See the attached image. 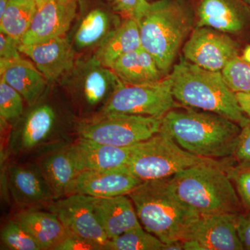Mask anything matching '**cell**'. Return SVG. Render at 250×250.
Masks as SVG:
<instances>
[{"label": "cell", "instance_id": "6", "mask_svg": "<svg viewBox=\"0 0 250 250\" xmlns=\"http://www.w3.org/2000/svg\"><path fill=\"white\" fill-rule=\"evenodd\" d=\"M217 161L188 152L168 134L159 131L150 139L133 146L126 167L140 180L147 182L169 178L192 166Z\"/></svg>", "mask_w": 250, "mask_h": 250}, {"label": "cell", "instance_id": "19", "mask_svg": "<svg viewBox=\"0 0 250 250\" xmlns=\"http://www.w3.org/2000/svg\"><path fill=\"white\" fill-rule=\"evenodd\" d=\"M132 147H119L77 137L70 143V152L79 172L118 170L126 167Z\"/></svg>", "mask_w": 250, "mask_h": 250}, {"label": "cell", "instance_id": "39", "mask_svg": "<svg viewBox=\"0 0 250 250\" xmlns=\"http://www.w3.org/2000/svg\"><path fill=\"white\" fill-rule=\"evenodd\" d=\"M184 242L174 241L169 243H164L163 250H184Z\"/></svg>", "mask_w": 250, "mask_h": 250}, {"label": "cell", "instance_id": "36", "mask_svg": "<svg viewBox=\"0 0 250 250\" xmlns=\"http://www.w3.org/2000/svg\"><path fill=\"white\" fill-rule=\"evenodd\" d=\"M21 42L4 33L0 32V58L16 59L21 57Z\"/></svg>", "mask_w": 250, "mask_h": 250}, {"label": "cell", "instance_id": "11", "mask_svg": "<svg viewBox=\"0 0 250 250\" xmlns=\"http://www.w3.org/2000/svg\"><path fill=\"white\" fill-rule=\"evenodd\" d=\"M182 51L188 62L214 72H222L238 56V46L228 34L206 27L194 28Z\"/></svg>", "mask_w": 250, "mask_h": 250}, {"label": "cell", "instance_id": "12", "mask_svg": "<svg viewBox=\"0 0 250 250\" xmlns=\"http://www.w3.org/2000/svg\"><path fill=\"white\" fill-rule=\"evenodd\" d=\"M94 197L72 194L49 206L69 232L101 245L105 250L108 238L94 209Z\"/></svg>", "mask_w": 250, "mask_h": 250}, {"label": "cell", "instance_id": "3", "mask_svg": "<svg viewBox=\"0 0 250 250\" xmlns=\"http://www.w3.org/2000/svg\"><path fill=\"white\" fill-rule=\"evenodd\" d=\"M169 75L174 98L184 106L217 113L242 128L250 124L221 72L205 70L182 57Z\"/></svg>", "mask_w": 250, "mask_h": 250}, {"label": "cell", "instance_id": "38", "mask_svg": "<svg viewBox=\"0 0 250 250\" xmlns=\"http://www.w3.org/2000/svg\"><path fill=\"white\" fill-rule=\"evenodd\" d=\"M237 100L242 111L250 120V92L236 93Z\"/></svg>", "mask_w": 250, "mask_h": 250}, {"label": "cell", "instance_id": "20", "mask_svg": "<svg viewBox=\"0 0 250 250\" xmlns=\"http://www.w3.org/2000/svg\"><path fill=\"white\" fill-rule=\"evenodd\" d=\"M122 21L116 13L102 7L88 10L79 18L69 38L76 53L97 49Z\"/></svg>", "mask_w": 250, "mask_h": 250}, {"label": "cell", "instance_id": "18", "mask_svg": "<svg viewBox=\"0 0 250 250\" xmlns=\"http://www.w3.org/2000/svg\"><path fill=\"white\" fill-rule=\"evenodd\" d=\"M143 182L130 173L126 167L114 170L82 171L72 184L70 195L82 194L100 198L128 195Z\"/></svg>", "mask_w": 250, "mask_h": 250}, {"label": "cell", "instance_id": "25", "mask_svg": "<svg viewBox=\"0 0 250 250\" xmlns=\"http://www.w3.org/2000/svg\"><path fill=\"white\" fill-rule=\"evenodd\" d=\"M111 69L122 83L126 85L154 83L164 75L152 56L142 47L118 59Z\"/></svg>", "mask_w": 250, "mask_h": 250}, {"label": "cell", "instance_id": "1", "mask_svg": "<svg viewBox=\"0 0 250 250\" xmlns=\"http://www.w3.org/2000/svg\"><path fill=\"white\" fill-rule=\"evenodd\" d=\"M241 129L235 122L217 113L188 107L167 112L159 131L168 134L188 152L218 160L233 156Z\"/></svg>", "mask_w": 250, "mask_h": 250}, {"label": "cell", "instance_id": "8", "mask_svg": "<svg viewBox=\"0 0 250 250\" xmlns=\"http://www.w3.org/2000/svg\"><path fill=\"white\" fill-rule=\"evenodd\" d=\"M163 118L118 113H98L75 125L78 137L119 147H132L160 130Z\"/></svg>", "mask_w": 250, "mask_h": 250}, {"label": "cell", "instance_id": "10", "mask_svg": "<svg viewBox=\"0 0 250 250\" xmlns=\"http://www.w3.org/2000/svg\"><path fill=\"white\" fill-rule=\"evenodd\" d=\"M170 75L154 83L126 85L122 83L100 113H118L164 118L175 108Z\"/></svg>", "mask_w": 250, "mask_h": 250}, {"label": "cell", "instance_id": "17", "mask_svg": "<svg viewBox=\"0 0 250 250\" xmlns=\"http://www.w3.org/2000/svg\"><path fill=\"white\" fill-rule=\"evenodd\" d=\"M195 6V27L238 34L250 21V5L246 0H196Z\"/></svg>", "mask_w": 250, "mask_h": 250}, {"label": "cell", "instance_id": "16", "mask_svg": "<svg viewBox=\"0 0 250 250\" xmlns=\"http://www.w3.org/2000/svg\"><path fill=\"white\" fill-rule=\"evenodd\" d=\"M21 54L27 56L49 82L62 80L76 62V52L66 36L41 43L19 45Z\"/></svg>", "mask_w": 250, "mask_h": 250}, {"label": "cell", "instance_id": "33", "mask_svg": "<svg viewBox=\"0 0 250 250\" xmlns=\"http://www.w3.org/2000/svg\"><path fill=\"white\" fill-rule=\"evenodd\" d=\"M112 11L125 19L134 20L139 22L147 12L151 3L147 0H108Z\"/></svg>", "mask_w": 250, "mask_h": 250}, {"label": "cell", "instance_id": "40", "mask_svg": "<svg viewBox=\"0 0 250 250\" xmlns=\"http://www.w3.org/2000/svg\"><path fill=\"white\" fill-rule=\"evenodd\" d=\"M9 2V0H0V18L4 14Z\"/></svg>", "mask_w": 250, "mask_h": 250}, {"label": "cell", "instance_id": "7", "mask_svg": "<svg viewBox=\"0 0 250 250\" xmlns=\"http://www.w3.org/2000/svg\"><path fill=\"white\" fill-rule=\"evenodd\" d=\"M72 105L82 118L100 113L122 82L109 67L94 57L77 59L62 80Z\"/></svg>", "mask_w": 250, "mask_h": 250}, {"label": "cell", "instance_id": "35", "mask_svg": "<svg viewBox=\"0 0 250 250\" xmlns=\"http://www.w3.org/2000/svg\"><path fill=\"white\" fill-rule=\"evenodd\" d=\"M233 157L239 164H250V123L242 128Z\"/></svg>", "mask_w": 250, "mask_h": 250}, {"label": "cell", "instance_id": "4", "mask_svg": "<svg viewBox=\"0 0 250 250\" xmlns=\"http://www.w3.org/2000/svg\"><path fill=\"white\" fill-rule=\"evenodd\" d=\"M229 162L217 161L192 166L167 179L181 200L201 216L240 213L241 200L225 170Z\"/></svg>", "mask_w": 250, "mask_h": 250}, {"label": "cell", "instance_id": "41", "mask_svg": "<svg viewBox=\"0 0 250 250\" xmlns=\"http://www.w3.org/2000/svg\"><path fill=\"white\" fill-rule=\"evenodd\" d=\"M241 58L250 63V45L247 46L243 51Z\"/></svg>", "mask_w": 250, "mask_h": 250}, {"label": "cell", "instance_id": "42", "mask_svg": "<svg viewBox=\"0 0 250 250\" xmlns=\"http://www.w3.org/2000/svg\"><path fill=\"white\" fill-rule=\"evenodd\" d=\"M246 1L250 5V0H246Z\"/></svg>", "mask_w": 250, "mask_h": 250}, {"label": "cell", "instance_id": "27", "mask_svg": "<svg viewBox=\"0 0 250 250\" xmlns=\"http://www.w3.org/2000/svg\"><path fill=\"white\" fill-rule=\"evenodd\" d=\"M39 0H9L2 17L0 32L4 33L21 42L37 11Z\"/></svg>", "mask_w": 250, "mask_h": 250}, {"label": "cell", "instance_id": "21", "mask_svg": "<svg viewBox=\"0 0 250 250\" xmlns=\"http://www.w3.org/2000/svg\"><path fill=\"white\" fill-rule=\"evenodd\" d=\"M0 79L17 90L29 106L40 101L49 82L34 62L22 57L0 58Z\"/></svg>", "mask_w": 250, "mask_h": 250}, {"label": "cell", "instance_id": "13", "mask_svg": "<svg viewBox=\"0 0 250 250\" xmlns=\"http://www.w3.org/2000/svg\"><path fill=\"white\" fill-rule=\"evenodd\" d=\"M78 0H39L21 44L34 45L66 35L77 17Z\"/></svg>", "mask_w": 250, "mask_h": 250}, {"label": "cell", "instance_id": "15", "mask_svg": "<svg viewBox=\"0 0 250 250\" xmlns=\"http://www.w3.org/2000/svg\"><path fill=\"white\" fill-rule=\"evenodd\" d=\"M239 213L201 216L190 239L184 242L185 250H243L238 232Z\"/></svg>", "mask_w": 250, "mask_h": 250}, {"label": "cell", "instance_id": "5", "mask_svg": "<svg viewBox=\"0 0 250 250\" xmlns=\"http://www.w3.org/2000/svg\"><path fill=\"white\" fill-rule=\"evenodd\" d=\"M195 22L193 13L184 0H159L151 3L138 22L141 46L152 56L164 75L170 72Z\"/></svg>", "mask_w": 250, "mask_h": 250}, {"label": "cell", "instance_id": "29", "mask_svg": "<svg viewBox=\"0 0 250 250\" xmlns=\"http://www.w3.org/2000/svg\"><path fill=\"white\" fill-rule=\"evenodd\" d=\"M1 243L11 250H41L29 231L16 220H10L1 231Z\"/></svg>", "mask_w": 250, "mask_h": 250}, {"label": "cell", "instance_id": "14", "mask_svg": "<svg viewBox=\"0 0 250 250\" xmlns=\"http://www.w3.org/2000/svg\"><path fill=\"white\" fill-rule=\"evenodd\" d=\"M7 185L16 205L21 208L50 205L55 196L37 163H14L7 170Z\"/></svg>", "mask_w": 250, "mask_h": 250}, {"label": "cell", "instance_id": "23", "mask_svg": "<svg viewBox=\"0 0 250 250\" xmlns=\"http://www.w3.org/2000/svg\"><path fill=\"white\" fill-rule=\"evenodd\" d=\"M70 143L44 153L36 161L57 200L70 195L72 184L80 173L70 152Z\"/></svg>", "mask_w": 250, "mask_h": 250}, {"label": "cell", "instance_id": "31", "mask_svg": "<svg viewBox=\"0 0 250 250\" xmlns=\"http://www.w3.org/2000/svg\"><path fill=\"white\" fill-rule=\"evenodd\" d=\"M24 98L17 90L0 79V116L6 123L21 118L24 113Z\"/></svg>", "mask_w": 250, "mask_h": 250}, {"label": "cell", "instance_id": "37", "mask_svg": "<svg viewBox=\"0 0 250 250\" xmlns=\"http://www.w3.org/2000/svg\"><path fill=\"white\" fill-rule=\"evenodd\" d=\"M237 232L243 250H250V210L238 214Z\"/></svg>", "mask_w": 250, "mask_h": 250}, {"label": "cell", "instance_id": "24", "mask_svg": "<svg viewBox=\"0 0 250 250\" xmlns=\"http://www.w3.org/2000/svg\"><path fill=\"white\" fill-rule=\"evenodd\" d=\"M14 219L29 231L41 250H54L67 234L66 229L51 210L24 208Z\"/></svg>", "mask_w": 250, "mask_h": 250}, {"label": "cell", "instance_id": "32", "mask_svg": "<svg viewBox=\"0 0 250 250\" xmlns=\"http://www.w3.org/2000/svg\"><path fill=\"white\" fill-rule=\"evenodd\" d=\"M225 170L234 185L243 209L250 210V164L232 165L229 162Z\"/></svg>", "mask_w": 250, "mask_h": 250}, {"label": "cell", "instance_id": "34", "mask_svg": "<svg viewBox=\"0 0 250 250\" xmlns=\"http://www.w3.org/2000/svg\"><path fill=\"white\" fill-rule=\"evenodd\" d=\"M54 250H104L101 245L67 231V236Z\"/></svg>", "mask_w": 250, "mask_h": 250}, {"label": "cell", "instance_id": "22", "mask_svg": "<svg viewBox=\"0 0 250 250\" xmlns=\"http://www.w3.org/2000/svg\"><path fill=\"white\" fill-rule=\"evenodd\" d=\"M93 205L99 222L108 240L141 226L134 203L129 195L106 198L94 197Z\"/></svg>", "mask_w": 250, "mask_h": 250}, {"label": "cell", "instance_id": "28", "mask_svg": "<svg viewBox=\"0 0 250 250\" xmlns=\"http://www.w3.org/2000/svg\"><path fill=\"white\" fill-rule=\"evenodd\" d=\"M164 243L142 226L108 240L105 250H163Z\"/></svg>", "mask_w": 250, "mask_h": 250}, {"label": "cell", "instance_id": "30", "mask_svg": "<svg viewBox=\"0 0 250 250\" xmlns=\"http://www.w3.org/2000/svg\"><path fill=\"white\" fill-rule=\"evenodd\" d=\"M222 74L230 89L237 93L250 92V63L241 57H236L229 62Z\"/></svg>", "mask_w": 250, "mask_h": 250}, {"label": "cell", "instance_id": "2", "mask_svg": "<svg viewBox=\"0 0 250 250\" xmlns=\"http://www.w3.org/2000/svg\"><path fill=\"white\" fill-rule=\"evenodd\" d=\"M128 195L143 228L165 244L190 239L201 218L173 191L167 179L143 182Z\"/></svg>", "mask_w": 250, "mask_h": 250}, {"label": "cell", "instance_id": "9", "mask_svg": "<svg viewBox=\"0 0 250 250\" xmlns=\"http://www.w3.org/2000/svg\"><path fill=\"white\" fill-rule=\"evenodd\" d=\"M16 125L10 135L11 155H42L51 149L70 143L59 128V116L53 105L39 103Z\"/></svg>", "mask_w": 250, "mask_h": 250}, {"label": "cell", "instance_id": "26", "mask_svg": "<svg viewBox=\"0 0 250 250\" xmlns=\"http://www.w3.org/2000/svg\"><path fill=\"white\" fill-rule=\"evenodd\" d=\"M141 47L139 24L134 20L125 19L102 42L93 56L100 63L111 68L118 59Z\"/></svg>", "mask_w": 250, "mask_h": 250}]
</instances>
